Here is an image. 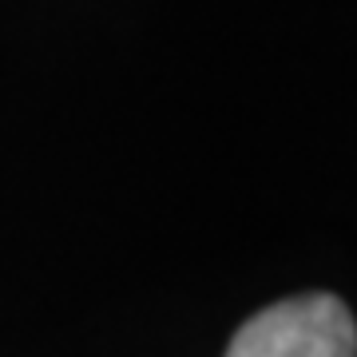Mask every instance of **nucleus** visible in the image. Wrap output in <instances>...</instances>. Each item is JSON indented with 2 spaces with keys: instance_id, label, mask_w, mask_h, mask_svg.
<instances>
[{
  "instance_id": "f257e3e1",
  "label": "nucleus",
  "mask_w": 357,
  "mask_h": 357,
  "mask_svg": "<svg viewBox=\"0 0 357 357\" xmlns=\"http://www.w3.org/2000/svg\"><path fill=\"white\" fill-rule=\"evenodd\" d=\"M227 357H357L354 314L333 294H298L255 314Z\"/></svg>"
}]
</instances>
